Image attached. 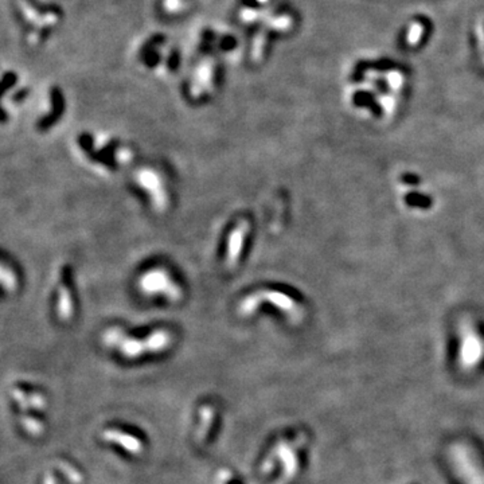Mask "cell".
<instances>
[{"instance_id": "obj_1", "label": "cell", "mask_w": 484, "mask_h": 484, "mask_svg": "<svg viewBox=\"0 0 484 484\" xmlns=\"http://www.w3.org/2000/svg\"><path fill=\"white\" fill-rule=\"evenodd\" d=\"M175 339V333L165 326L153 327L140 334L123 326H111L102 334L104 346L127 361L165 354L172 349Z\"/></svg>"}, {"instance_id": "obj_2", "label": "cell", "mask_w": 484, "mask_h": 484, "mask_svg": "<svg viewBox=\"0 0 484 484\" xmlns=\"http://www.w3.org/2000/svg\"><path fill=\"white\" fill-rule=\"evenodd\" d=\"M134 289L146 300L177 305L184 300V280L165 263H152L141 268L134 277Z\"/></svg>"}, {"instance_id": "obj_3", "label": "cell", "mask_w": 484, "mask_h": 484, "mask_svg": "<svg viewBox=\"0 0 484 484\" xmlns=\"http://www.w3.org/2000/svg\"><path fill=\"white\" fill-rule=\"evenodd\" d=\"M81 158L97 170L116 172L134 162L132 148L105 134H85L77 140Z\"/></svg>"}, {"instance_id": "obj_4", "label": "cell", "mask_w": 484, "mask_h": 484, "mask_svg": "<svg viewBox=\"0 0 484 484\" xmlns=\"http://www.w3.org/2000/svg\"><path fill=\"white\" fill-rule=\"evenodd\" d=\"M131 184L155 214H166L172 207V184L163 168L141 165L132 171Z\"/></svg>"}, {"instance_id": "obj_5", "label": "cell", "mask_w": 484, "mask_h": 484, "mask_svg": "<svg viewBox=\"0 0 484 484\" xmlns=\"http://www.w3.org/2000/svg\"><path fill=\"white\" fill-rule=\"evenodd\" d=\"M253 223L247 216L235 218L225 232L221 248V265L226 273H234L247 258Z\"/></svg>"}, {"instance_id": "obj_6", "label": "cell", "mask_w": 484, "mask_h": 484, "mask_svg": "<svg viewBox=\"0 0 484 484\" xmlns=\"http://www.w3.org/2000/svg\"><path fill=\"white\" fill-rule=\"evenodd\" d=\"M51 311L54 317L62 324L73 321L78 312L73 269L67 264H62L57 270L51 291Z\"/></svg>"}, {"instance_id": "obj_7", "label": "cell", "mask_w": 484, "mask_h": 484, "mask_svg": "<svg viewBox=\"0 0 484 484\" xmlns=\"http://www.w3.org/2000/svg\"><path fill=\"white\" fill-rule=\"evenodd\" d=\"M214 74V69L210 67V64H202L198 69H195L188 85L190 99L194 101L209 99L217 88V78Z\"/></svg>"}, {"instance_id": "obj_8", "label": "cell", "mask_w": 484, "mask_h": 484, "mask_svg": "<svg viewBox=\"0 0 484 484\" xmlns=\"http://www.w3.org/2000/svg\"><path fill=\"white\" fill-rule=\"evenodd\" d=\"M0 273H1V288H3V293L13 296L19 292L20 289V273L18 270V267L10 261L8 258L3 257L1 260V267H0Z\"/></svg>"}]
</instances>
